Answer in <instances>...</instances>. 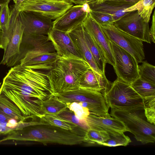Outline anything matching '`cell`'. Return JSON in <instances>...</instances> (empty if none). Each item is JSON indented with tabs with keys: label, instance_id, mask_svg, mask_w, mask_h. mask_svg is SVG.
I'll use <instances>...</instances> for the list:
<instances>
[{
	"label": "cell",
	"instance_id": "6da1fadb",
	"mask_svg": "<svg viewBox=\"0 0 155 155\" xmlns=\"http://www.w3.org/2000/svg\"><path fill=\"white\" fill-rule=\"evenodd\" d=\"M47 72L18 64L3 78L1 87L16 91L40 102L53 94Z\"/></svg>",
	"mask_w": 155,
	"mask_h": 155
},
{
	"label": "cell",
	"instance_id": "7a4b0ae2",
	"mask_svg": "<svg viewBox=\"0 0 155 155\" xmlns=\"http://www.w3.org/2000/svg\"><path fill=\"white\" fill-rule=\"evenodd\" d=\"M90 67L83 59L59 56L53 68L47 72L52 93L56 95L79 89L81 77Z\"/></svg>",
	"mask_w": 155,
	"mask_h": 155
},
{
	"label": "cell",
	"instance_id": "3957f363",
	"mask_svg": "<svg viewBox=\"0 0 155 155\" xmlns=\"http://www.w3.org/2000/svg\"><path fill=\"white\" fill-rule=\"evenodd\" d=\"M0 140V143L9 140L38 142L44 144L54 143L66 145L80 144L84 141V135L69 131H61L43 127L33 129L20 134L12 132Z\"/></svg>",
	"mask_w": 155,
	"mask_h": 155
},
{
	"label": "cell",
	"instance_id": "277c9868",
	"mask_svg": "<svg viewBox=\"0 0 155 155\" xmlns=\"http://www.w3.org/2000/svg\"><path fill=\"white\" fill-rule=\"evenodd\" d=\"M102 94L107 104L111 109L127 111L143 109L141 97L130 84L117 78Z\"/></svg>",
	"mask_w": 155,
	"mask_h": 155
},
{
	"label": "cell",
	"instance_id": "5b68a950",
	"mask_svg": "<svg viewBox=\"0 0 155 155\" xmlns=\"http://www.w3.org/2000/svg\"><path fill=\"white\" fill-rule=\"evenodd\" d=\"M55 95V94H54ZM65 103L76 102L89 111L100 116L110 118L109 107L100 91L80 88L71 91L55 95Z\"/></svg>",
	"mask_w": 155,
	"mask_h": 155
},
{
	"label": "cell",
	"instance_id": "8992f818",
	"mask_svg": "<svg viewBox=\"0 0 155 155\" xmlns=\"http://www.w3.org/2000/svg\"><path fill=\"white\" fill-rule=\"evenodd\" d=\"M138 111L111 109L110 115L122 121L137 141L143 144L154 143L155 125L145 120L140 115Z\"/></svg>",
	"mask_w": 155,
	"mask_h": 155
},
{
	"label": "cell",
	"instance_id": "52a82bcc",
	"mask_svg": "<svg viewBox=\"0 0 155 155\" xmlns=\"http://www.w3.org/2000/svg\"><path fill=\"white\" fill-rule=\"evenodd\" d=\"M99 25L109 40L130 53L138 64L145 59L143 41L120 30L113 24Z\"/></svg>",
	"mask_w": 155,
	"mask_h": 155
},
{
	"label": "cell",
	"instance_id": "ba28073f",
	"mask_svg": "<svg viewBox=\"0 0 155 155\" xmlns=\"http://www.w3.org/2000/svg\"><path fill=\"white\" fill-rule=\"evenodd\" d=\"M115 64L114 67L117 78L131 84L139 78L138 64L130 53L110 41Z\"/></svg>",
	"mask_w": 155,
	"mask_h": 155
},
{
	"label": "cell",
	"instance_id": "9c48e42d",
	"mask_svg": "<svg viewBox=\"0 0 155 155\" xmlns=\"http://www.w3.org/2000/svg\"><path fill=\"white\" fill-rule=\"evenodd\" d=\"M72 6L67 0H25L17 8L19 11L35 12L55 20Z\"/></svg>",
	"mask_w": 155,
	"mask_h": 155
},
{
	"label": "cell",
	"instance_id": "30bf717a",
	"mask_svg": "<svg viewBox=\"0 0 155 155\" xmlns=\"http://www.w3.org/2000/svg\"><path fill=\"white\" fill-rule=\"evenodd\" d=\"M116 27L142 41L151 44L149 23L145 22L137 10L129 12L113 24Z\"/></svg>",
	"mask_w": 155,
	"mask_h": 155
},
{
	"label": "cell",
	"instance_id": "8fae6325",
	"mask_svg": "<svg viewBox=\"0 0 155 155\" xmlns=\"http://www.w3.org/2000/svg\"><path fill=\"white\" fill-rule=\"evenodd\" d=\"M19 15L24 27L23 36L48 35L53 28L52 19L32 12L19 11Z\"/></svg>",
	"mask_w": 155,
	"mask_h": 155
},
{
	"label": "cell",
	"instance_id": "7c38bea8",
	"mask_svg": "<svg viewBox=\"0 0 155 155\" xmlns=\"http://www.w3.org/2000/svg\"><path fill=\"white\" fill-rule=\"evenodd\" d=\"M0 93H2L18 108L26 119L35 117L40 118L44 115L41 110V103L23 95L19 92L1 87Z\"/></svg>",
	"mask_w": 155,
	"mask_h": 155
},
{
	"label": "cell",
	"instance_id": "4fadbf2b",
	"mask_svg": "<svg viewBox=\"0 0 155 155\" xmlns=\"http://www.w3.org/2000/svg\"><path fill=\"white\" fill-rule=\"evenodd\" d=\"M17 15L14 22L12 34L9 42L4 51L3 58L0 64L8 67L15 65L20 60L21 44L24 27L19 15Z\"/></svg>",
	"mask_w": 155,
	"mask_h": 155
},
{
	"label": "cell",
	"instance_id": "5bb4252c",
	"mask_svg": "<svg viewBox=\"0 0 155 155\" xmlns=\"http://www.w3.org/2000/svg\"><path fill=\"white\" fill-rule=\"evenodd\" d=\"M88 13L84 10L83 5L72 6L53 21V28L69 33L83 24Z\"/></svg>",
	"mask_w": 155,
	"mask_h": 155
},
{
	"label": "cell",
	"instance_id": "9a60e30c",
	"mask_svg": "<svg viewBox=\"0 0 155 155\" xmlns=\"http://www.w3.org/2000/svg\"><path fill=\"white\" fill-rule=\"evenodd\" d=\"M85 30L91 36L101 49L106 59V63L114 66L115 62L110 45V41L104 35L98 23L88 13L83 23Z\"/></svg>",
	"mask_w": 155,
	"mask_h": 155
},
{
	"label": "cell",
	"instance_id": "2e32d148",
	"mask_svg": "<svg viewBox=\"0 0 155 155\" xmlns=\"http://www.w3.org/2000/svg\"><path fill=\"white\" fill-rule=\"evenodd\" d=\"M58 57L56 52L28 51L21 59L19 64L33 69L48 71L53 68Z\"/></svg>",
	"mask_w": 155,
	"mask_h": 155
},
{
	"label": "cell",
	"instance_id": "e0dca14e",
	"mask_svg": "<svg viewBox=\"0 0 155 155\" xmlns=\"http://www.w3.org/2000/svg\"><path fill=\"white\" fill-rule=\"evenodd\" d=\"M47 36L59 56L83 59L69 33L52 28Z\"/></svg>",
	"mask_w": 155,
	"mask_h": 155
},
{
	"label": "cell",
	"instance_id": "ac0fdd59",
	"mask_svg": "<svg viewBox=\"0 0 155 155\" xmlns=\"http://www.w3.org/2000/svg\"><path fill=\"white\" fill-rule=\"evenodd\" d=\"M85 120L89 128L104 131L109 135L129 131L122 121L114 117L100 116L90 112Z\"/></svg>",
	"mask_w": 155,
	"mask_h": 155
},
{
	"label": "cell",
	"instance_id": "d6986e66",
	"mask_svg": "<svg viewBox=\"0 0 155 155\" xmlns=\"http://www.w3.org/2000/svg\"><path fill=\"white\" fill-rule=\"evenodd\" d=\"M20 60L28 51L56 52L52 43L47 35H32L23 36L21 44Z\"/></svg>",
	"mask_w": 155,
	"mask_h": 155
},
{
	"label": "cell",
	"instance_id": "ffe728a7",
	"mask_svg": "<svg viewBox=\"0 0 155 155\" xmlns=\"http://www.w3.org/2000/svg\"><path fill=\"white\" fill-rule=\"evenodd\" d=\"M83 24L69 33V35L83 60L90 67L99 74L103 75L98 68L86 42L84 36Z\"/></svg>",
	"mask_w": 155,
	"mask_h": 155
},
{
	"label": "cell",
	"instance_id": "44dd1931",
	"mask_svg": "<svg viewBox=\"0 0 155 155\" xmlns=\"http://www.w3.org/2000/svg\"><path fill=\"white\" fill-rule=\"evenodd\" d=\"M111 83L105 75L99 74L90 67L81 77L79 86L80 88L100 91L103 94Z\"/></svg>",
	"mask_w": 155,
	"mask_h": 155
},
{
	"label": "cell",
	"instance_id": "7402d4cb",
	"mask_svg": "<svg viewBox=\"0 0 155 155\" xmlns=\"http://www.w3.org/2000/svg\"><path fill=\"white\" fill-rule=\"evenodd\" d=\"M84 36L86 42L96 64L103 74L105 75L106 62L104 54L99 45L84 28Z\"/></svg>",
	"mask_w": 155,
	"mask_h": 155
},
{
	"label": "cell",
	"instance_id": "603a6c76",
	"mask_svg": "<svg viewBox=\"0 0 155 155\" xmlns=\"http://www.w3.org/2000/svg\"><path fill=\"white\" fill-rule=\"evenodd\" d=\"M68 108L67 104L53 94H50L42 101L41 110L43 114L57 115Z\"/></svg>",
	"mask_w": 155,
	"mask_h": 155
},
{
	"label": "cell",
	"instance_id": "cb8c5ba5",
	"mask_svg": "<svg viewBox=\"0 0 155 155\" xmlns=\"http://www.w3.org/2000/svg\"><path fill=\"white\" fill-rule=\"evenodd\" d=\"M88 4L91 10L111 15L115 21L129 12L127 11L128 8L112 5L104 2L97 4L92 2Z\"/></svg>",
	"mask_w": 155,
	"mask_h": 155
},
{
	"label": "cell",
	"instance_id": "d4e9b609",
	"mask_svg": "<svg viewBox=\"0 0 155 155\" xmlns=\"http://www.w3.org/2000/svg\"><path fill=\"white\" fill-rule=\"evenodd\" d=\"M0 110L18 122L26 120L17 106L1 93H0Z\"/></svg>",
	"mask_w": 155,
	"mask_h": 155
},
{
	"label": "cell",
	"instance_id": "484cf974",
	"mask_svg": "<svg viewBox=\"0 0 155 155\" xmlns=\"http://www.w3.org/2000/svg\"><path fill=\"white\" fill-rule=\"evenodd\" d=\"M130 85L142 100L155 97V84L138 78Z\"/></svg>",
	"mask_w": 155,
	"mask_h": 155
},
{
	"label": "cell",
	"instance_id": "4316f807",
	"mask_svg": "<svg viewBox=\"0 0 155 155\" xmlns=\"http://www.w3.org/2000/svg\"><path fill=\"white\" fill-rule=\"evenodd\" d=\"M155 5V0H140L129 8L128 11L137 10L139 14L144 21L149 23Z\"/></svg>",
	"mask_w": 155,
	"mask_h": 155
},
{
	"label": "cell",
	"instance_id": "83f0119b",
	"mask_svg": "<svg viewBox=\"0 0 155 155\" xmlns=\"http://www.w3.org/2000/svg\"><path fill=\"white\" fill-rule=\"evenodd\" d=\"M40 119V120L48 124L49 125L59 127L67 130H72L77 126L71 122L63 119L58 115L45 114Z\"/></svg>",
	"mask_w": 155,
	"mask_h": 155
},
{
	"label": "cell",
	"instance_id": "f1b7e54d",
	"mask_svg": "<svg viewBox=\"0 0 155 155\" xmlns=\"http://www.w3.org/2000/svg\"><path fill=\"white\" fill-rule=\"evenodd\" d=\"M84 142L90 144H99L110 138L109 134L104 131L88 128L85 133Z\"/></svg>",
	"mask_w": 155,
	"mask_h": 155
},
{
	"label": "cell",
	"instance_id": "f546056e",
	"mask_svg": "<svg viewBox=\"0 0 155 155\" xmlns=\"http://www.w3.org/2000/svg\"><path fill=\"white\" fill-rule=\"evenodd\" d=\"M138 65L139 78L146 81L155 84V67L146 61Z\"/></svg>",
	"mask_w": 155,
	"mask_h": 155
},
{
	"label": "cell",
	"instance_id": "4dcf8cb0",
	"mask_svg": "<svg viewBox=\"0 0 155 155\" xmlns=\"http://www.w3.org/2000/svg\"><path fill=\"white\" fill-rule=\"evenodd\" d=\"M123 132L109 135L110 138L100 143L99 145L108 147H115L119 146H126L131 142L129 137L125 135Z\"/></svg>",
	"mask_w": 155,
	"mask_h": 155
},
{
	"label": "cell",
	"instance_id": "1f68e13d",
	"mask_svg": "<svg viewBox=\"0 0 155 155\" xmlns=\"http://www.w3.org/2000/svg\"><path fill=\"white\" fill-rule=\"evenodd\" d=\"M57 115L75 124L78 127L85 133L89 128L85 120H81L78 118L74 112L70 110L68 108Z\"/></svg>",
	"mask_w": 155,
	"mask_h": 155
},
{
	"label": "cell",
	"instance_id": "d6a6232c",
	"mask_svg": "<svg viewBox=\"0 0 155 155\" xmlns=\"http://www.w3.org/2000/svg\"><path fill=\"white\" fill-rule=\"evenodd\" d=\"M143 109L147 121L155 124V97L143 100Z\"/></svg>",
	"mask_w": 155,
	"mask_h": 155
},
{
	"label": "cell",
	"instance_id": "836d02e7",
	"mask_svg": "<svg viewBox=\"0 0 155 155\" xmlns=\"http://www.w3.org/2000/svg\"><path fill=\"white\" fill-rule=\"evenodd\" d=\"M66 104L68 108L73 112L76 116L81 120H84L90 112L87 108L82 107L78 102Z\"/></svg>",
	"mask_w": 155,
	"mask_h": 155
},
{
	"label": "cell",
	"instance_id": "e575fe53",
	"mask_svg": "<svg viewBox=\"0 0 155 155\" xmlns=\"http://www.w3.org/2000/svg\"><path fill=\"white\" fill-rule=\"evenodd\" d=\"M90 13L92 17L99 24H112L115 21L113 16L108 14L91 10Z\"/></svg>",
	"mask_w": 155,
	"mask_h": 155
},
{
	"label": "cell",
	"instance_id": "d590c367",
	"mask_svg": "<svg viewBox=\"0 0 155 155\" xmlns=\"http://www.w3.org/2000/svg\"><path fill=\"white\" fill-rule=\"evenodd\" d=\"M140 0H97L93 2L97 4L104 2L112 5L129 8L136 4Z\"/></svg>",
	"mask_w": 155,
	"mask_h": 155
},
{
	"label": "cell",
	"instance_id": "8d00e7d4",
	"mask_svg": "<svg viewBox=\"0 0 155 155\" xmlns=\"http://www.w3.org/2000/svg\"><path fill=\"white\" fill-rule=\"evenodd\" d=\"M155 11L154 12L153 15L151 26L150 29V35L151 41L155 43Z\"/></svg>",
	"mask_w": 155,
	"mask_h": 155
},
{
	"label": "cell",
	"instance_id": "74e56055",
	"mask_svg": "<svg viewBox=\"0 0 155 155\" xmlns=\"http://www.w3.org/2000/svg\"><path fill=\"white\" fill-rule=\"evenodd\" d=\"M70 2L75 4L81 5L86 3H89L97 0H67Z\"/></svg>",
	"mask_w": 155,
	"mask_h": 155
},
{
	"label": "cell",
	"instance_id": "f35d334b",
	"mask_svg": "<svg viewBox=\"0 0 155 155\" xmlns=\"http://www.w3.org/2000/svg\"><path fill=\"white\" fill-rule=\"evenodd\" d=\"M11 118H13L9 117L0 110V121L8 122Z\"/></svg>",
	"mask_w": 155,
	"mask_h": 155
},
{
	"label": "cell",
	"instance_id": "ab89813d",
	"mask_svg": "<svg viewBox=\"0 0 155 155\" xmlns=\"http://www.w3.org/2000/svg\"><path fill=\"white\" fill-rule=\"evenodd\" d=\"M11 0H0V11L2 7L6 4H8Z\"/></svg>",
	"mask_w": 155,
	"mask_h": 155
},
{
	"label": "cell",
	"instance_id": "60d3db41",
	"mask_svg": "<svg viewBox=\"0 0 155 155\" xmlns=\"http://www.w3.org/2000/svg\"><path fill=\"white\" fill-rule=\"evenodd\" d=\"M0 48L3 49L2 42V32L1 30H0Z\"/></svg>",
	"mask_w": 155,
	"mask_h": 155
},
{
	"label": "cell",
	"instance_id": "b9f144b4",
	"mask_svg": "<svg viewBox=\"0 0 155 155\" xmlns=\"http://www.w3.org/2000/svg\"><path fill=\"white\" fill-rule=\"evenodd\" d=\"M25 0H13L15 4V6L18 8L20 4L23 2Z\"/></svg>",
	"mask_w": 155,
	"mask_h": 155
},
{
	"label": "cell",
	"instance_id": "7bdbcfd3",
	"mask_svg": "<svg viewBox=\"0 0 155 155\" xmlns=\"http://www.w3.org/2000/svg\"><path fill=\"white\" fill-rule=\"evenodd\" d=\"M1 84V83H0V86Z\"/></svg>",
	"mask_w": 155,
	"mask_h": 155
}]
</instances>
